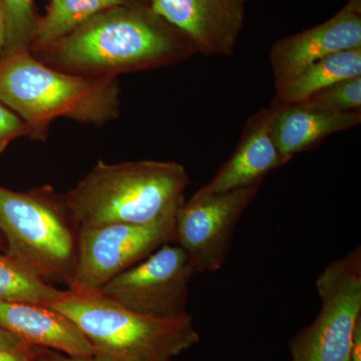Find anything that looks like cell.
<instances>
[{
    "mask_svg": "<svg viewBox=\"0 0 361 361\" xmlns=\"http://www.w3.org/2000/svg\"><path fill=\"white\" fill-rule=\"evenodd\" d=\"M101 0H51L47 14L37 21L30 51L37 54L75 32L104 11Z\"/></svg>",
    "mask_w": 361,
    "mask_h": 361,
    "instance_id": "cell-16",
    "label": "cell"
},
{
    "mask_svg": "<svg viewBox=\"0 0 361 361\" xmlns=\"http://www.w3.org/2000/svg\"><path fill=\"white\" fill-rule=\"evenodd\" d=\"M68 293L45 281L25 264L0 254V300L51 306Z\"/></svg>",
    "mask_w": 361,
    "mask_h": 361,
    "instance_id": "cell-17",
    "label": "cell"
},
{
    "mask_svg": "<svg viewBox=\"0 0 361 361\" xmlns=\"http://www.w3.org/2000/svg\"><path fill=\"white\" fill-rule=\"evenodd\" d=\"M360 6V0H348L338 13L322 25L277 40L269 51L275 87L319 59L361 47Z\"/></svg>",
    "mask_w": 361,
    "mask_h": 361,
    "instance_id": "cell-11",
    "label": "cell"
},
{
    "mask_svg": "<svg viewBox=\"0 0 361 361\" xmlns=\"http://www.w3.org/2000/svg\"><path fill=\"white\" fill-rule=\"evenodd\" d=\"M298 104L336 113L361 111V75L330 85Z\"/></svg>",
    "mask_w": 361,
    "mask_h": 361,
    "instance_id": "cell-19",
    "label": "cell"
},
{
    "mask_svg": "<svg viewBox=\"0 0 361 361\" xmlns=\"http://www.w3.org/2000/svg\"><path fill=\"white\" fill-rule=\"evenodd\" d=\"M349 361H361V318L356 323L355 332H353L350 360Z\"/></svg>",
    "mask_w": 361,
    "mask_h": 361,
    "instance_id": "cell-24",
    "label": "cell"
},
{
    "mask_svg": "<svg viewBox=\"0 0 361 361\" xmlns=\"http://www.w3.org/2000/svg\"><path fill=\"white\" fill-rule=\"evenodd\" d=\"M261 185L210 196L193 195L175 216V242L184 250L195 273H215L225 264L233 235Z\"/></svg>",
    "mask_w": 361,
    "mask_h": 361,
    "instance_id": "cell-9",
    "label": "cell"
},
{
    "mask_svg": "<svg viewBox=\"0 0 361 361\" xmlns=\"http://www.w3.org/2000/svg\"><path fill=\"white\" fill-rule=\"evenodd\" d=\"M0 102L44 142L58 118L102 127L120 115L116 78L82 77L45 65L26 49L0 58Z\"/></svg>",
    "mask_w": 361,
    "mask_h": 361,
    "instance_id": "cell-2",
    "label": "cell"
},
{
    "mask_svg": "<svg viewBox=\"0 0 361 361\" xmlns=\"http://www.w3.org/2000/svg\"><path fill=\"white\" fill-rule=\"evenodd\" d=\"M175 214L149 224L80 227L75 279L70 290L99 291L161 246L175 242Z\"/></svg>",
    "mask_w": 361,
    "mask_h": 361,
    "instance_id": "cell-7",
    "label": "cell"
},
{
    "mask_svg": "<svg viewBox=\"0 0 361 361\" xmlns=\"http://www.w3.org/2000/svg\"><path fill=\"white\" fill-rule=\"evenodd\" d=\"M246 0H149L152 11L184 33L198 54L230 56L245 20Z\"/></svg>",
    "mask_w": 361,
    "mask_h": 361,
    "instance_id": "cell-10",
    "label": "cell"
},
{
    "mask_svg": "<svg viewBox=\"0 0 361 361\" xmlns=\"http://www.w3.org/2000/svg\"><path fill=\"white\" fill-rule=\"evenodd\" d=\"M35 361H111L103 356H71L52 349L40 348L39 355Z\"/></svg>",
    "mask_w": 361,
    "mask_h": 361,
    "instance_id": "cell-21",
    "label": "cell"
},
{
    "mask_svg": "<svg viewBox=\"0 0 361 361\" xmlns=\"http://www.w3.org/2000/svg\"><path fill=\"white\" fill-rule=\"evenodd\" d=\"M194 274L184 250L166 244L116 275L99 291L133 312L158 319H179L189 315V283Z\"/></svg>",
    "mask_w": 361,
    "mask_h": 361,
    "instance_id": "cell-8",
    "label": "cell"
},
{
    "mask_svg": "<svg viewBox=\"0 0 361 361\" xmlns=\"http://www.w3.org/2000/svg\"><path fill=\"white\" fill-rule=\"evenodd\" d=\"M25 135H30L25 121L0 102V154L4 153L14 140Z\"/></svg>",
    "mask_w": 361,
    "mask_h": 361,
    "instance_id": "cell-20",
    "label": "cell"
},
{
    "mask_svg": "<svg viewBox=\"0 0 361 361\" xmlns=\"http://www.w3.org/2000/svg\"><path fill=\"white\" fill-rule=\"evenodd\" d=\"M190 182L176 161L99 160L63 197L78 228L149 224L177 212Z\"/></svg>",
    "mask_w": 361,
    "mask_h": 361,
    "instance_id": "cell-3",
    "label": "cell"
},
{
    "mask_svg": "<svg viewBox=\"0 0 361 361\" xmlns=\"http://www.w3.org/2000/svg\"><path fill=\"white\" fill-rule=\"evenodd\" d=\"M0 329L35 348L71 356H92L94 349L70 318L51 306L0 300Z\"/></svg>",
    "mask_w": 361,
    "mask_h": 361,
    "instance_id": "cell-13",
    "label": "cell"
},
{
    "mask_svg": "<svg viewBox=\"0 0 361 361\" xmlns=\"http://www.w3.org/2000/svg\"><path fill=\"white\" fill-rule=\"evenodd\" d=\"M111 361H172L200 341L191 315L158 319L133 312L99 291L70 290L51 306Z\"/></svg>",
    "mask_w": 361,
    "mask_h": 361,
    "instance_id": "cell-4",
    "label": "cell"
},
{
    "mask_svg": "<svg viewBox=\"0 0 361 361\" xmlns=\"http://www.w3.org/2000/svg\"><path fill=\"white\" fill-rule=\"evenodd\" d=\"M197 52L182 32L148 6L128 2L104 9L75 32L49 45L35 58L56 70L87 78L177 65Z\"/></svg>",
    "mask_w": 361,
    "mask_h": 361,
    "instance_id": "cell-1",
    "label": "cell"
},
{
    "mask_svg": "<svg viewBox=\"0 0 361 361\" xmlns=\"http://www.w3.org/2000/svg\"><path fill=\"white\" fill-rule=\"evenodd\" d=\"M268 110L271 135L283 164L330 135L353 129L361 123V111L336 113L303 104H282L275 99Z\"/></svg>",
    "mask_w": 361,
    "mask_h": 361,
    "instance_id": "cell-14",
    "label": "cell"
},
{
    "mask_svg": "<svg viewBox=\"0 0 361 361\" xmlns=\"http://www.w3.org/2000/svg\"><path fill=\"white\" fill-rule=\"evenodd\" d=\"M360 75L361 47L336 52L311 63L286 84L275 87L274 99L282 104L302 103L319 90Z\"/></svg>",
    "mask_w": 361,
    "mask_h": 361,
    "instance_id": "cell-15",
    "label": "cell"
},
{
    "mask_svg": "<svg viewBox=\"0 0 361 361\" xmlns=\"http://www.w3.org/2000/svg\"><path fill=\"white\" fill-rule=\"evenodd\" d=\"M35 346L30 345L21 341L18 337L9 334L6 330L0 329V351L11 353H27L35 349Z\"/></svg>",
    "mask_w": 361,
    "mask_h": 361,
    "instance_id": "cell-22",
    "label": "cell"
},
{
    "mask_svg": "<svg viewBox=\"0 0 361 361\" xmlns=\"http://www.w3.org/2000/svg\"><path fill=\"white\" fill-rule=\"evenodd\" d=\"M6 18V42L4 54L30 51L37 18L33 0H1Z\"/></svg>",
    "mask_w": 361,
    "mask_h": 361,
    "instance_id": "cell-18",
    "label": "cell"
},
{
    "mask_svg": "<svg viewBox=\"0 0 361 361\" xmlns=\"http://www.w3.org/2000/svg\"><path fill=\"white\" fill-rule=\"evenodd\" d=\"M2 249V243H1V241H0V250H1Z\"/></svg>",
    "mask_w": 361,
    "mask_h": 361,
    "instance_id": "cell-27",
    "label": "cell"
},
{
    "mask_svg": "<svg viewBox=\"0 0 361 361\" xmlns=\"http://www.w3.org/2000/svg\"><path fill=\"white\" fill-rule=\"evenodd\" d=\"M269 118L266 108L247 120L234 153L195 195L210 196L262 184L271 171L284 165L271 135Z\"/></svg>",
    "mask_w": 361,
    "mask_h": 361,
    "instance_id": "cell-12",
    "label": "cell"
},
{
    "mask_svg": "<svg viewBox=\"0 0 361 361\" xmlns=\"http://www.w3.org/2000/svg\"><path fill=\"white\" fill-rule=\"evenodd\" d=\"M40 348H37L27 353H11L0 351V361H35L39 355Z\"/></svg>",
    "mask_w": 361,
    "mask_h": 361,
    "instance_id": "cell-23",
    "label": "cell"
},
{
    "mask_svg": "<svg viewBox=\"0 0 361 361\" xmlns=\"http://www.w3.org/2000/svg\"><path fill=\"white\" fill-rule=\"evenodd\" d=\"M322 308L314 322L292 337L290 361H349L361 318L360 247L332 261L316 280Z\"/></svg>",
    "mask_w": 361,
    "mask_h": 361,
    "instance_id": "cell-6",
    "label": "cell"
},
{
    "mask_svg": "<svg viewBox=\"0 0 361 361\" xmlns=\"http://www.w3.org/2000/svg\"><path fill=\"white\" fill-rule=\"evenodd\" d=\"M0 231L7 255L45 281L73 283L78 228L65 197L51 186L16 192L0 186Z\"/></svg>",
    "mask_w": 361,
    "mask_h": 361,
    "instance_id": "cell-5",
    "label": "cell"
},
{
    "mask_svg": "<svg viewBox=\"0 0 361 361\" xmlns=\"http://www.w3.org/2000/svg\"><path fill=\"white\" fill-rule=\"evenodd\" d=\"M104 9L111 8V7L123 6L128 4L130 0H101Z\"/></svg>",
    "mask_w": 361,
    "mask_h": 361,
    "instance_id": "cell-26",
    "label": "cell"
},
{
    "mask_svg": "<svg viewBox=\"0 0 361 361\" xmlns=\"http://www.w3.org/2000/svg\"><path fill=\"white\" fill-rule=\"evenodd\" d=\"M6 42V18L4 4L0 0V58L4 54Z\"/></svg>",
    "mask_w": 361,
    "mask_h": 361,
    "instance_id": "cell-25",
    "label": "cell"
}]
</instances>
